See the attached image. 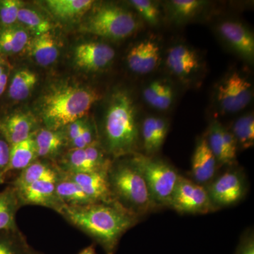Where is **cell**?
Wrapping results in <instances>:
<instances>
[{
	"instance_id": "obj_1",
	"label": "cell",
	"mask_w": 254,
	"mask_h": 254,
	"mask_svg": "<svg viewBox=\"0 0 254 254\" xmlns=\"http://www.w3.org/2000/svg\"><path fill=\"white\" fill-rule=\"evenodd\" d=\"M59 214L93 239L105 254L116 253L122 237L138 223L139 219L116 202L82 206L64 205Z\"/></svg>"
},
{
	"instance_id": "obj_2",
	"label": "cell",
	"mask_w": 254,
	"mask_h": 254,
	"mask_svg": "<svg viewBox=\"0 0 254 254\" xmlns=\"http://www.w3.org/2000/svg\"><path fill=\"white\" fill-rule=\"evenodd\" d=\"M100 98L98 92L88 87L63 85L43 97L40 115L46 128L61 129L86 116Z\"/></svg>"
},
{
	"instance_id": "obj_3",
	"label": "cell",
	"mask_w": 254,
	"mask_h": 254,
	"mask_svg": "<svg viewBox=\"0 0 254 254\" xmlns=\"http://www.w3.org/2000/svg\"><path fill=\"white\" fill-rule=\"evenodd\" d=\"M135 110L126 91L114 93L105 115L104 136L106 151L115 158L138 153L140 131Z\"/></svg>"
},
{
	"instance_id": "obj_4",
	"label": "cell",
	"mask_w": 254,
	"mask_h": 254,
	"mask_svg": "<svg viewBox=\"0 0 254 254\" xmlns=\"http://www.w3.org/2000/svg\"><path fill=\"white\" fill-rule=\"evenodd\" d=\"M108 183L114 200L138 218L158 208L144 177L131 158L112 163Z\"/></svg>"
},
{
	"instance_id": "obj_5",
	"label": "cell",
	"mask_w": 254,
	"mask_h": 254,
	"mask_svg": "<svg viewBox=\"0 0 254 254\" xmlns=\"http://www.w3.org/2000/svg\"><path fill=\"white\" fill-rule=\"evenodd\" d=\"M131 160L144 177L157 207H170L177 182L181 176L177 169L166 161L139 153L131 155Z\"/></svg>"
},
{
	"instance_id": "obj_6",
	"label": "cell",
	"mask_w": 254,
	"mask_h": 254,
	"mask_svg": "<svg viewBox=\"0 0 254 254\" xmlns=\"http://www.w3.org/2000/svg\"><path fill=\"white\" fill-rule=\"evenodd\" d=\"M138 28L130 11L115 5L96 8L80 25V31L111 40H123L131 36Z\"/></svg>"
},
{
	"instance_id": "obj_7",
	"label": "cell",
	"mask_w": 254,
	"mask_h": 254,
	"mask_svg": "<svg viewBox=\"0 0 254 254\" xmlns=\"http://www.w3.org/2000/svg\"><path fill=\"white\" fill-rule=\"evenodd\" d=\"M170 207L180 213L206 214L217 210L205 187L182 175Z\"/></svg>"
},
{
	"instance_id": "obj_8",
	"label": "cell",
	"mask_w": 254,
	"mask_h": 254,
	"mask_svg": "<svg viewBox=\"0 0 254 254\" xmlns=\"http://www.w3.org/2000/svg\"><path fill=\"white\" fill-rule=\"evenodd\" d=\"M112 163L96 143L83 149L69 150L57 166L64 173H89L108 171Z\"/></svg>"
},
{
	"instance_id": "obj_9",
	"label": "cell",
	"mask_w": 254,
	"mask_h": 254,
	"mask_svg": "<svg viewBox=\"0 0 254 254\" xmlns=\"http://www.w3.org/2000/svg\"><path fill=\"white\" fill-rule=\"evenodd\" d=\"M252 84L237 72L230 73L219 83L216 99L222 113H236L252 100Z\"/></svg>"
},
{
	"instance_id": "obj_10",
	"label": "cell",
	"mask_w": 254,
	"mask_h": 254,
	"mask_svg": "<svg viewBox=\"0 0 254 254\" xmlns=\"http://www.w3.org/2000/svg\"><path fill=\"white\" fill-rule=\"evenodd\" d=\"M212 203L218 210L240 201L247 191L245 175L240 170H228L205 187Z\"/></svg>"
},
{
	"instance_id": "obj_11",
	"label": "cell",
	"mask_w": 254,
	"mask_h": 254,
	"mask_svg": "<svg viewBox=\"0 0 254 254\" xmlns=\"http://www.w3.org/2000/svg\"><path fill=\"white\" fill-rule=\"evenodd\" d=\"M58 179H44L19 190H15L21 206L41 205L60 213L65 204L57 194L56 183Z\"/></svg>"
},
{
	"instance_id": "obj_12",
	"label": "cell",
	"mask_w": 254,
	"mask_h": 254,
	"mask_svg": "<svg viewBox=\"0 0 254 254\" xmlns=\"http://www.w3.org/2000/svg\"><path fill=\"white\" fill-rule=\"evenodd\" d=\"M112 47L99 42L82 43L74 50V61L78 67L96 71L108 66L115 58Z\"/></svg>"
},
{
	"instance_id": "obj_13",
	"label": "cell",
	"mask_w": 254,
	"mask_h": 254,
	"mask_svg": "<svg viewBox=\"0 0 254 254\" xmlns=\"http://www.w3.org/2000/svg\"><path fill=\"white\" fill-rule=\"evenodd\" d=\"M206 140L209 147L220 165H231L237 158L236 140L230 130L218 121L210 124Z\"/></svg>"
},
{
	"instance_id": "obj_14",
	"label": "cell",
	"mask_w": 254,
	"mask_h": 254,
	"mask_svg": "<svg viewBox=\"0 0 254 254\" xmlns=\"http://www.w3.org/2000/svg\"><path fill=\"white\" fill-rule=\"evenodd\" d=\"M108 172L63 173L70 180L77 184L94 203H113L115 201L110 191Z\"/></svg>"
},
{
	"instance_id": "obj_15",
	"label": "cell",
	"mask_w": 254,
	"mask_h": 254,
	"mask_svg": "<svg viewBox=\"0 0 254 254\" xmlns=\"http://www.w3.org/2000/svg\"><path fill=\"white\" fill-rule=\"evenodd\" d=\"M218 166V161L209 147L206 138H200L192 157V180L204 186L213 180Z\"/></svg>"
},
{
	"instance_id": "obj_16",
	"label": "cell",
	"mask_w": 254,
	"mask_h": 254,
	"mask_svg": "<svg viewBox=\"0 0 254 254\" xmlns=\"http://www.w3.org/2000/svg\"><path fill=\"white\" fill-rule=\"evenodd\" d=\"M36 121L33 115L26 113H14L0 120V133L10 145L27 139L33 135Z\"/></svg>"
},
{
	"instance_id": "obj_17",
	"label": "cell",
	"mask_w": 254,
	"mask_h": 254,
	"mask_svg": "<svg viewBox=\"0 0 254 254\" xmlns=\"http://www.w3.org/2000/svg\"><path fill=\"white\" fill-rule=\"evenodd\" d=\"M160 58L158 45L150 40H145L132 47L127 55V61L133 72L146 74L156 68Z\"/></svg>"
},
{
	"instance_id": "obj_18",
	"label": "cell",
	"mask_w": 254,
	"mask_h": 254,
	"mask_svg": "<svg viewBox=\"0 0 254 254\" xmlns=\"http://www.w3.org/2000/svg\"><path fill=\"white\" fill-rule=\"evenodd\" d=\"M220 36L238 54L247 60L254 56V38L247 28L237 21H223L219 25Z\"/></svg>"
},
{
	"instance_id": "obj_19",
	"label": "cell",
	"mask_w": 254,
	"mask_h": 254,
	"mask_svg": "<svg viewBox=\"0 0 254 254\" xmlns=\"http://www.w3.org/2000/svg\"><path fill=\"white\" fill-rule=\"evenodd\" d=\"M166 66L177 77L185 78L199 67V59L193 50L185 45H177L168 50Z\"/></svg>"
},
{
	"instance_id": "obj_20",
	"label": "cell",
	"mask_w": 254,
	"mask_h": 254,
	"mask_svg": "<svg viewBox=\"0 0 254 254\" xmlns=\"http://www.w3.org/2000/svg\"><path fill=\"white\" fill-rule=\"evenodd\" d=\"M168 122L163 118L148 117L143 120L141 133L145 155L151 157L163 146L168 135Z\"/></svg>"
},
{
	"instance_id": "obj_21",
	"label": "cell",
	"mask_w": 254,
	"mask_h": 254,
	"mask_svg": "<svg viewBox=\"0 0 254 254\" xmlns=\"http://www.w3.org/2000/svg\"><path fill=\"white\" fill-rule=\"evenodd\" d=\"M30 55L41 66L53 64L58 57L60 50L58 42L50 32L35 37L28 43Z\"/></svg>"
},
{
	"instance_id": "obj_22",
	"label": "cell",
	"mask_w": 254,
	"mask_h": 254,
	"mask_svg": "<svg viewBox=\"0 0 254 254\" xmlns=\"http://www.w3.org/2000/svg\"><path fill=\"white\" fill-rule=\"evenodd\" d=\"M35 133L27 139L10 145L9 163L4 173L14 170H22L38 160Z\"/></svg>"
},
{
	"instance_id": "obj_23",
	"label": "cell",
	"mask_w": 254,
	"mask_h": 254,
	"mask_svg": "<svg viewBox=\"0 0 254 254\" xmlns=\"http://www.w3.org/2000/svg\"><path fill=\"white\" fill-rule=\"evenodd\" d=\"M60 173L61 171L57 165L37 160L28 165L27 168L21 170L12 187L15 190H19L44 179H58Z\"/></svg>"
},
{
	"instance_id": "obj_24",
	"label": "cell",
	"mask_w": 254,
	"mask_h": 254,
	"mask_svg": "<svg viewBox=\"0 0 254 254\" xmlns=\"http://www.w3.org/2000/svg\"><path fill=\"white\" fill-rule=\"evenodd\" d=\"M38 158L54 159L61 151L66 141L64 132L43 128L34 135Z\"/></svg>"
},
{
	"instance_id": "obj_25",
	"label": "cell",
	"mask_w": 254,
	"mask_h": 254,
	"mask_svg": "<svg viewBox=\"0 0 254 254\" xmlns=\"http://www.w3.org/2000/svg\"><path fill=\"white\" fill-rule=\"evenodd\" d=\"M29 36L27 30L15 23L0 28V55H14L28 46Z\"/></svg>"
},
{
	"instance_id": "obj_26",
	"label": "cell",
	"mask_w": 254,
	"mask_h": 254,
	"mask_svg": "<svg viewBox=\"0 0 254 254\" xmlns=\"http://www.w3.org/2000/svg\"><path fill=\"white\" fill-rule=\"evenodd\" d=\"M56 192L64 204L68 206H82L95 203L77 184L62 172L57 181Z\"/></svg>"
},
{
	"instance_id": "obj_27",
	"label": "cell",
	"mask_w": 254,
	"mask_h": 254,
	"mask_svg": "<svg viewBox=\"0 0 254 254\" xmlns=\"http://www.w3.org/2000/svg\"><path fill=\"white\" fill-rule=\"evenodd\" d=\"M93 2L91 0H48L46 5L55 17L73 20L89 11Z\"/></svg>"
},
{
	"instance_id": "obj_28",
	"label": "cell",
	"mask_w": 254,
	"mask_h": 254,
	"mask_svg": "<svg viewBox=\"0 0 254 254\" xmlns=\"http://www.w3.org/2000/svg\"><path fill=\"white\" fill-rule=\"evenodd\" d=\"M20 207L14 187H8L0 192V232L18 230L16 215Z\"/></svg>"
},
{
	"instance_id": "obj_29",
	"label": "cell",
	"mask_w": 254,
	"mask_h": 254,
	"mask_svg": "<svg viewBox=\"0 0 254 254\" xmlns=\"http://www.w3.org/2000/svg\"><path fill=\"white\" fill-rule=\"evenodd\" d=\"M36 73L28 69L18 70L14 73L9 86V98L15 101H22L29 96L36 86Z\"/></svg>"
},
{
	"instance_id": "obj_30",
	"label": "cell",
	"mask_w": 254,
	"mask_h": 254,
	"mask_svg": "<svg viewBox=\"0 0 254 254\" xmlns=\"http://www.w3.org/2000/svg\"><path fill=\"white\" fill-rule=\"evenodd\" d=\"M17 21L27 31L36 34V36L48 33L52 28L51 23L41 13L24 6L18 11Z\"/></svg>"
},
{
	"instance_id": "obj_31",
	"label": "cell",
	"mask_w": 254,
	"mask_h": 254,
	"mask_svg": "<svg viewBox=\"0 0 254 254\" xmlns=\"http://www.w3.org/2000/svg\"><path fill=\"white\" fill-rule=\"evenodd\" d=\"M230 132L236 140L237 146L248 149L254 143V117L252 113L247 114L237 119L232 125Z\"/></svg>"
},
{
	"instance_id": "obj_32",
	"label": "cell",
	"mask_w": 254,
	"mask_h": 254,
	"mask_svg": "<svg viewBox=\"0 0 254 254\" xmlns=\"http://www.w3.org/2000/svg\"><path fill=\"white\" fill-rule=\"evenodd\" d=\"M29 249L18 230L0 232V254H27Z\"/></svg>"
},
{
	"instance_id": "obj_33",
	"label": "cell",
	"mask_w": 254,
	"mask_h": 254,
	"mask_svg": "<svg viewBox=\"0 0 254 254\" xmlns=\"http://www.w3.org/2000/svg\"><path fill=\"white\" fill-rule=\"evenodd\" d=\"M204 4L199 0H173L170 1V10L174 17L186 19L194 16Z\"/></svg>"
},
{
	"instance_id": "obj_34",
	"label": "cell",
	"mask_w": 254,
	"mask_h": 254,
	"mask_svg": "<svg viewBox=\"0 0 254 254\" xmlns=\"http://www.w3.org/2000/svg\"><path fill=\"white\" fill-rule=\"evenodd\" d=\"M23 6L20 0H0V24L1 27L14 25L17 21L18 11Z\"/></svg>"
},
{
	"instance_id": "obj_35",
	"label": "cell",
	"mask_w": 254,
	"mask_h": 254,
	"mask_svg": "<svg viewBox=\"0 0 254 254\" xmlns=\"http://www.w3.org/2000/svg\"><path fill=\"white\" fill-rule=\"evenodd\" d=\"M130 4L149 24L153 26L158 24L160 11L154 2L148 0H132Z\"/></svg>"
},
{
	"instance_id": "obj_36",
	"label": "cell",
	"mask_w": 254,
	"mask_h": 254,
	"mask_svg": "<svg viewBox=\"0 0 254 254\" xmlns=\"http://www.w3.org/2000/svg\"><path fill=\"white\" fill-rule=\"evenodd\" d=\"M173 88L164 83L163 88L155 100L153 108L162 111L168 110L173 103Z\"/></svg>"
},
{
	"instance_id": "obj_37",
	"label": "cell",
	"mask_w": 254,
	"mask_h": 254,
	"mask_svg": "<svg viewBox=\"0 0 254 254\" xmlns=\"http://www.w3.org/2000/svg\"><path fill=\"white\" fill-rule=\"evenodd\" d=\"M235 254H254L253 231L249 230L242 235Z\"/></svg>"
},
{
	"instance_id": "obj_38",
	"label": "cell",
	"mask_w": 254,
	"mask_h": 254,
	"mask_svg": "<svg viewBox=\"0 0 254 254\" xmlns=\"http://www.w3.org/2000/svg\"><path fill=\"white\" fill-rule=\"evenodd\" d=\"M164 83L160 81L152 82L143 92V98L150 106L153 107L155 100L163 88Z\"/></svg>"
},
{
	"instance_id": "obj_39",
	"label": "cell",
	"mask_w": 254,
	"mask_h": 254,
	"mask_svg": "<svg viewBox=\"0 0 254 254\" xmlns=\"http://www.w3.org/2000/svg\"><path fill=\"white\" fill-rule=\"evenodd\" d=\"M85 122L83 120H77L74 123L70 124L66 126V131L64 132L66 141L71 142L73 139L81 134L82 129L85 125Z\"/></svg>"
},
{
	"instance_id": "obj_40",
	"label": "cell",
	"mask_w": 254,
	"mask_h": 254,
	"mask_svg": "<svg viewBox=\"0 0 254 254\" xmlns=\"http://www.w3.org/2000/svg\"><path fill=\"white\" fill-rule=\"evenodd\" d=\"M10 145L4 138H0V172L4 173L9 163Z\"/></svg>"
},
{
	"instance_id": "obj_41",
	"label": "cell",
	"mask_w": 254,
	"mask_h": 254,
	"mask_svg": "<svg viewBox=\"0 0 254 254\" xmlns=\"http://www.w3.org/2000/svg\"><path fill=\"white\" fill-rule=\"evenodd\" d=\"M78 254H97L94 245H90L81 250Z\"/></svg>"
},
{
	"instance_id": "obj_42",
	"label": "cell",
	"mask_w": 254,
	"mask_h": 254,
	"mask_svg": "<svg viewBox=\"0 0 254 254\" xmlns=\"http://www.w3.org/2000/svg\"><path fill=\"white\" fill-rule=\"evenodd\" d=\"M5 180V174L3 172H0V185L4 183Z\"/></svg>"
},
{
	"instance_id": "obj_43",
	"label": "cell",
	"mask_w": 254,
	"mask_h": 254,
	"mask_svg": "<svg viewBox=\"0 0 254 254\" xmlns=\"http://www.w3.org/2000/svg\"><path fill=\"white\" fill-rule=\"evenodd\" d=\"M27 254H43L41 253H40V252H36V251L33 250V249L31 248L30 247L29 250L28 251Z\"/></svg>"
},
{
	"instance_id": "obj_44",
	"label": "cell",
	"mask_w": 254,
	"mask_h": 254,
	"mask_svg": "<svg viewBox=\"0 0 254 254\" xmlns=\"http://www.w3.org/2000/svg\"><path fill=\"white\" fill-rule=\"evenodd\" d=\"M5 71H6V69H5L2 64H0V77H1V75H2Z\"/></svg>"
},
{
	"instance_id": "obj_45",
	"label": "cell",
	"mask_w": 254,
	"mask_h": 254,
	"mask_svg": "<svg viewBox=\"0 0 254 254\" xmlns=\"http://www.w3.org/2000/svg\"><path fill=\"white\" fill-rule=\"evenodd\" d=\"M6 87L2 86V85L0 84V95H2L3 93H4L5 89H6Z\"/></svg>"
},
{
	"instance_id": "obj_46",
	"label": "cell",
	"mask_w": 254,
	"mask_h": 254,
	"mask_svg": "<svg viewBox=\"0 0 254 254\" xmlns=\"http://www.w3.org/2000/svg\"><path fill=\"white\" fill-rule=\"evenodd\" d=\"M0 64H2V61L1 60V58H0Z\"/></svg>"
}]
</instances>
